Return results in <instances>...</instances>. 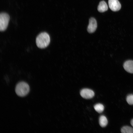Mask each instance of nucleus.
<instances>
[{"label":"nucleus","mask_w":133,"mask_h":133,"mask_svg":"<svg viewBox=\"0 0 133 133\" xmlns=\"http://www.w3.org/2000/svg\"><path fill=\"white\" fill-rule=\"evenodd\" d=\"M50 40L49 34L46 32H42L39 34L36 37V43L39 48H44L49 45Z\"/></svg>","instance_id":"1"},{"label":"nucleus","mask_w":133,"mask_h":133,"mask_svg":"<svg viewBox=\"0 0 133 133\" xmlns=\"http://www.w3.org/2000/svg\"><path fill=\"white\" fill-rule=\"evenodd\" d=\"M30 90L29 85L24 82L19 83L15 88L16 93L18 96L21 97L26 96L29 92Z\"/></svg>","instance_id":"2"},{"label":"nucleus","mask_w":133,"mask_h":133,"mask_svg":"<svg viewBox=\"0 0 133 133\" xmlns=\"http://www.w3.org/2000/svg\"><path fill=\"white\" fill-rule=\"evenodd\" d=\"M10 20L9 15L5 13H1L0 14V30L4 31L6 29Z\"/></svg>","instance_id":"3"},{"label":"nucleus","mask_w":133,"mask_h":133,"mask_svg":"<svg viewBox=\"0 0 133 133\" xmlns=\"http://www.w3.org/2000/svg\"><path fill=\"white\" fill-rule=\"evenodd\" d=\"M108 3L110 8L113 11H117L121 9V5L118 0H108Z\"/></svg>","instance_id":"4"},{"label":"nucleus","mask_w":133,"mask_h":133,"mask_svg":"<svg viewBox=\"0 0 133 133\" xmlns=\"http://www.w3.org/2000/svg\"><path fill=\"white\" fill-rule=\"evenodd\" d=\"M80 94L83 98L85 99H90L92 98L94 96V93L91 90L87 88L82 89Z\"/></svg>","instance_id":"5"},{"label":"nucleus","mask_w":133,"mask_h":133,"mask_svg":"<svg viewBox=\"0 0 133 133\" xmlns=\"http://www.w3.org/2000/svg\"><path fill=\"white\" fill-rule=\"evenodd\" d=\"M97 27V24L96 19L91 17L89 19V24L87 28V30L89 33H92L95 31Z\"/></svg>","instance_id":"6"},{"label":"nucleus","mask_w":133,"mask_h":133,"mask_svg":"<svg viewBox=\"0 0 133 133\" xmlns=\"http://www.w3.org/2000/svg\"><path fill=\"white\" fill-rule=\"evenodd\" d=\"M123 67L127 72L133 73V61L129 60L126 61L124 63Z\"/></svg>","instance_id":"7"},{"label":"nucleus","mask_w":133,"mask_h":133,"mask_svg":"<svg viewBox=\"0 0 133 133\" xmlns=\"http://www.w3.org/2000/svg\"><path fill=\"white\" fill-rule=\"evenodd\" d=\"M108 6L106 3L104 1L100 2L98 7V10L100 12H103L108 9Z\"/></svg>","instance_id":"8"},{"label":"nucleus","mask_w":133,"mask_h":133,"mask_svg":"<svg viewBox=\"0 0 133 133\" xmlns=\"http://www.w3.org/2000/svg\"><path fill=\"white\" fill-rule=\"evenodd\" d=\"M99 123L101 127H105L108 123V120L106 117L103 115L101 116L99 118Z\"/></svg>","instance_id":"9"},{"label":"nucleus","mask_w":133,"mask_h":133,"mask_svg":"<svg viewBox=\"0 0 133 133\" xmlns=\"http://www.w3.org/2000/svg\"><path fill=\"white\" fill-rule=\"evenodd\" d=\"M121 132L122 133H133V128L128 126H125L121 128Z\"/></svg>","instance_id":"10"},{"label":"nucleus","mask_w":133,"mask_h":133,"mask_svg":"<svg viewBox=\"0 0 133 133\" xmlns=\"http://www.w3.org/2000/svg\"><path fill=\"white\" fill-rule=\"evenodd\" d=\"M94 108L95 110L99 113H102L104 109L103 105L100 103L96 104L94 105Z\"/></svg>","instance_id":"11"},{"label":"nucleus","mask_w":133,"mask_h":133,"mask_svg":"<svg viewBox=\"0 0 133 133\" xmlns=\"http://www.w3.org/2000/svg\"><path fill=\"white\" fill-rule=\"evenodd\" d=\"M126 101L130 105L133 104V95L130 94L128 95L126 98Z\"/></svg>","instance_id":"12"},{"label":"nucleus","mask_w":133,"mask_h":133,"mask_svg":"<svg viewBox=\"0 0 133 133\" xmlns=\"http://www.w3.org/2000/svg\"><path fill=\"white\" fill-rule=\"evenodd\" d=\"M131 124L132 126L133 127V119H132L131 121Z\"/></svg>","instance_id":"13"}]
</instances>
